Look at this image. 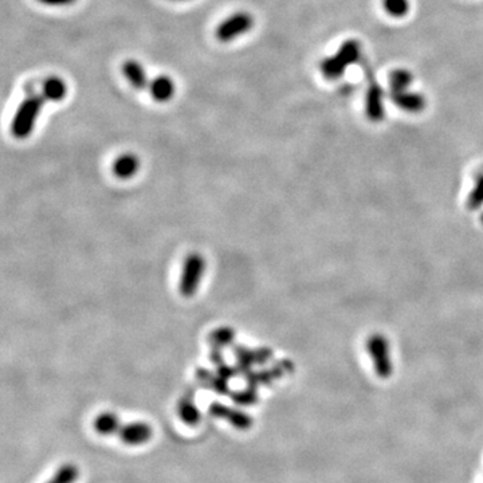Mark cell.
Listing matches in <instances>:
<instances>
[{
	"label": "cell",
	"instance_id": "16",
	"mask_svg": "<svg viewBox=\"0 0 483 483\" xmlns=\"http://www.w3.org/2000/svg\"><path fill=\"white\" fill-rule=\"evenodd\" d=\"M177 414L188 426H196L201 422V411L191 396H183L180 399L177 404Z\"/></svg>",
	"mask_w": 483,
	"mask_h": 483
},
{
	"label": "cell",
	"instance_id": "23",
	"mask_svg": "<svg viewBox=\"0 0 483 483\" xmlns=\"http://www.w3.org/2000/svg\"><path fill=\"white\" fill-rule=\"evenodd\" d=\"M231 399L239 405H251L258 402V393L253 387H247L246 389L234 392L231 395Z\"/></svg>",
	"mask_w": 483,
	"mask_h": 483
},
{
	"label": "cell",
	"instance_id": "20",
	"mask_svg": "<svg viewBox=\"0 0 483 483\" xmlns=\"http://www.w3.org/2000/svg\"><path fill=\"white\" fill-rule=\"evenodd\" d=\"M411 82H412V76L407 70L399 68V70H395V71L390 73L389 85H390V90L392 92L407 90L410 88Z\"/></svg>",
	"mask_w": 483,
	"mask_h": 483
},
{
	"label": "cell",
	"instance_id": "17",
	"mask_svg": "<svg viewBox=\"0 0 483 483\" xmlns=\"http://www.w3.org/2000/svg\"><path fill=\"white\" fill-rule=\"evenodd\" d=\"M366 114L374 121L381 120L384 116L383 92L377 85H374L366 94Z\"/></svg>",
	"mask_w": 483,
	"mask_h": 483
},
{
	"label": "cell",
	"instance_id": "14",
	"mask_svg": "<svg viewBox=\"0 0 483 483\" xmlns=\"http://www.w3.org/2000/svg\"><path fill=\"white\" fill-rule=\"evenodd\" d=\"M392 101L402 110H407L411 113L423 110V107L426 105V100L423 98V95L411 93L408 92V89L402 92H392Z\"/></svg>",
	"mask_w": 483,
	"mask_h": 483
},
{
	"label": "cell",
	"instance_id": "25",
	"mask_svg": "<svg viewBox=\"0 0 483 483\" xmlns=\"http://www.w3.org/2000/svg\"><path fill=\"white\" fill-rule=\"evenodd\" d=\"M44 6H52V7H64V6H70L77 0H38Z\"/></svg>",
	"mask_w": 483,
	"mask_h": 483
},
{
	"label": "cell",
	"instance_id": "10",
	"mask_svg": "<svg viewBox=\"0 0 483 483\" xmlns=\"http://www.w3.org/2000/svg\"><path fill=\"white\" fill-rule=\"evenodd\" d=\"M122 73L126 80L137 90H144L149 88L147 73L143 65L134 59H128L122 65Z\"/></svg>",
	"mask_w": 483,
	"mask_h": 483
},
{
	"label": "cell",
	"instance_id": "19",
	"mask_svg": "<svg viewBox=\"0 0 483 483\" xmlns=\"http://www.w3.org/2000/svg\"><path fill=\"white\" fill-rule=\"evenodd\" d=\"M234 340H235V332L228 326L217 328L211 332V335H208L210 345L214 349H219V350L232 345Z\"/></svg>",
	"mask_w": 483,
	"mask_h": 483
},
{
	"label": "cell",
	"instance_id": "26",
	"mask_svg": "<svg viewBox=\"0 0 483 483\" xmlns=\"http://www.w3.org/2000/svg\"><path fill=\"white\" fill-rule=\"evenodd\" d=\"M174 1H183V0H174Z\"/></svg>",
	"mask_w": 483,
	"mask_h": 483
},
{
	"label": "cell",
	"instance_id": "5",
	"mask_svg": "<svg viewBox=\"0 0 483 483\" xmlns=\"http://www.w3.org/2000/svg\"><path fill=\"white\" fill-rule=\"evenodd\" d=\"M368 352L374 362L376 374L381 378H388L392 374V362L389 357L388 344L381 335H374L368 341Z\"/></svg>",
	"mask_w": 483,
	"mask_h": 483
},
{
	"label": "cell",
	"instance_id": "15",
	"mask_svg": "<svg viewBox=\"0 0 483 483\" xmlns=\"http://www.w3.org/2000/svg\"><path fill=\"white\" fill-rule=\"evenodd\" d=\"M40 93L44 95L47 102H59L65 100L67 94L66 82L59 77H52L44 80Z\"/></svg>",
	"mask_w": 483,
	"mask_h": 483
},
{
	"label": "cell",
	"instance_id": "3",
	"mask_svg": "<svg viewBox=\"0 0 483 483\" xmlns=\"http://www.w3.org/2000/svg\"><path fill=\"white\" fill-rule=\"evenodd\" d=\"M205 273V259L199 253L188 255L181 268L179 281V292L186 298H191L198 293L201 278Z\"/></svg>",
	"mask_w": 483,
	"mask_h": 483
},
{
	"label": "cell",
	"instance_id": "13",
	"mask_svg": "<svg viewBox=\"0 0 483 483\" xmlns=\"http://www.w3.org/2000/svg\"><path fill=\"white\" fill-rule=\"evenodd\" d=\"M196 378L204 388L210 389L217 395H227L229 393L228 381L216 372H211L208 369H198Z\"/></svg>",
	"mask_w": 483,
	"mask_h": 483
},
{
	"label": "cell",
	"instance_id": "24",
	"mask_svg": "<svg viewBox=\"0 0 483 483\" xmlns=\"http://www.w3.org/2000/svg\"><path fill=\"white\" fill-rule=\"evenodd\" d=\"M483 203V177H481L474 189L471 191L470 193L469 201H467V204H469L470 208H477L479 207Z\"/></svg>",
	"mask_w": 483,
	"mask_h": 483
},
{
	"label": "cell",
	"instance_id": "8",
	"mask_svg": "<svg viewBox=\"0 0 483 483\" xmlns=\"http://www.w3.org/2000/svg\"><path fill=\"white\" fill-rule=\"evenodd\" d=\"M117 436H120L121 441L125 444L140 446L150 441V438L153 436V429L144 422H133L128 424L121 423Z\"/></svg>",
	"mask_w": 483,
	"mask_h": 483
},
{
	"label": "cell",
	"instance_id": "18",
	"mask_svg": "<svg viewBox=\"0 0 483 483\" xmlns=\"http://www.w3.org/2000/svg\"><path fill=\"white\" fill-rule=\"evenodd\" d=\"M94 429L101 435H117L120 429V419L112 412H104L94 419Z\"/></svg>",
	"mask_w": 483,
	"mask_h": 483
},
{
	"label": "cell",
	"instance_id": "12",
	"mask_svg": "<svg viewBox=\"0 0 483 483\" xmlns=\"http://www.w3.org/2000/svg\"><path fill=\"white\" fill-rule=\"evenodd\" d=\"M149 93L152 95V98L157 102H168L174 94V82L167 76H160L156 77L155 80L149 82V88H148Z\"/></svg>",
	"mask_w": 483,
	"mask_h": 483
},
{
	"label": "cell",
	"instance_id": "7",
	"mask_svg": "<svg viewBox=\"0 0 483 483\" xmlns=\"http://www.w3.org/2000/svg\"><path fill=\"white\" fill-rule=\"evenodd\" d=\"M208 412H210V415L214 416V417L226 420L231 426H234L235 429H241V431L250 429L254 423L253 417L249 414L243 412L238 408H232V407H228L226 404H222L219 402H211L208 407Z\"/></svg>",
	"mask_w": 483,
	"mask_h": 483
},
{
	"label": "cell",
	"instance_id": "1",
	"mask_svg": "<svg viewBox=\"0 0 483 483\" xmlns=\"http://www.w3.org/2000/svg\"><path fill=\"white\" fill-rule=\"evenodd\" d=\"M47 102L42 93L30 94L16 109L11 122V133L18 140H25L34 132L43 104Z\"/></svg>",
	"mask_w": 483,
	"mask_h": 483
},
{
	"label": "cell",
	"instance_id": "6",
	"mask_svg": "<svg viewBox=\"0 0 483 483\" xmlns=\"http://www.w3.org/2000/svg\"><path fill=\"white\" fill-rule=\"evenodd\" d=\"M235 359H237V368L241 375H249L253 372L254 365H262L271 359V350L266 348L249 349L246 347L238 345L234 349Z\"/></svg>",
	"mask_w": 483,
	"mask_h": 483
},
{
	"label": "cell",
	"instance_id": "9",
	"mask_svg": "<svg viewBox=\"0 0 483 483\" xmlns=\"http://www.w3.org/2000/svg\"><path fill=\"white\" fill-rule=\"evenodd\" d=\"M290 368H292L290 365H280L278 364V365L268 368V369H262L258 372L253 371L249 375H246V383L249 384V387H253V388H256L259 386L270 384L274 380L282 377L286 372H289Z\"/></svg>",
	"mask_w": 483,
	"mask_h": 483
},
{
	"label": "cell",
	"instance_id": "11",
	"mask_svg": "<svg viewBox=\"0 0 483 483\" xmlns=\"http://www.w3.org/2000/svg\"><path fill=\"white\" fill-rule=\"evenodd\" d=\"M140 168V161L133 153H124L113 162V174L121 180H128L136 176Z\"/></svg>",
	"mask_w": 483,
	"mask_h": 483
},
{
	"label": "cell",
	"instance_id": "21",
	"mask_svg": "<svg viewBox=\"0 0 483 483\" xmlns=\"http://www.w3.org/2000/svg\"><path fill=\"white\" fill-rule=\"evenodd\" d=\"M80 471L74 465H64L54 474L53 478L47 483H74L78 479Z\"/></svg>",
	"mask_w": 483,
	"mask_h": 483
},
{
	"label": "cell",
	"instance_id": "4",
	"mask_svg": "<svg viewBox=\"0 0 483 483\" xmlns=\"http://www.w3.org/2000/svg\"><path fill=\"white\" fill-rule=\"evenodd\" d=\"M254 27V18L249 13H237L223 20L216 28V38L223 43L237 40Z\"/></svg>",
	"mask_w": 483,
	"mask_h": 483
},
{
	"label": "cell",
	"instance_id": "2",
	"mask_svg": "<svg viewBox=\"0 0 483 483\" xmlns=\"http://www.w3.org/2000/svg\"><path fill=\"white\" fill-rule=\"evenodd\" d=\"M360 56V44L356 40L345 42L335 56H329L321 62V71L325 78L337 80L345 71V68L356 62Z\"/></svg>",
	"mask_w": 483,
	"mask_h": 483
},
{
	"label": "cell",
	"instance_id": "22",
	"mask_svg": "<svg viewBox=\"0 0 483 483\" xmlns=\"http://www.w3.org/2000/svg\"><path fill=\"white\" fill-rule=\"evenodd\" d=\"M383 7L386 13L393 18H402L408 13L410 1L408 0H383Z\"/></svg>",
	"mask_w": 483,
	"mask_h": 483
}]
</instances>
